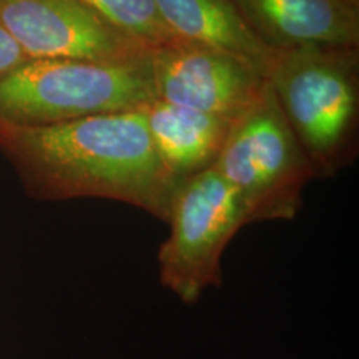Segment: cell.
Here are the masks:
<instances>
[{"mask_svg":"<svg viewBox=\"0 0 359 359\" xmlns=\"http://www.w3.org/2000/svg\"><path fill=\"white\" fill-rule=\"evenodd\" d=\"M170 235L158 251L160 281L193 304L222 283L224 250L248 224L236 191L215 168L180 183L170 203Z\"/></svg>","mask_w":359,"mask_h":359,"instance_id":"5","label":"cell"},{"mask_svg":"<svg viewBox=\"0 0 359 359\" xmlns=\"http://www.w3.org/2000/svg\"><path fill=\"white\" fill-rule=\"evenodd\" d=\"M0 150L40 198L114 200L167 222L180 187L156 154L145 109L45 127L0 125Z\"/></svg>","mask_w":359,"mask_h":359,"instance_id":"1","label":"cell"},{"mask_svg":"<svg viewBox=\"0 0 359 359\" xmlns=\"http://www.w3.org/2000/svg\"><path fill=\"white\" fill-rule=\"evenodd\" d=\"M145 116L156 154L178 185L215 167L235 122L161 100L145 107Z\"/></svg>","mask_w":359,"mask_h":359,"instance_id":"9","label":"cell"},{"mask_svg":"<svg viewBox=\"0 0 359 359\" xmlns=\"http://www.w3.org/2000/svg\"><path fill=\"white\" fill-rule=\"evenodd\" d=\"M155 4L175 39L245 58L266 79L275 52L255 37L231 0H155Z\"/></svg>","mask_w":359,"mask_h":359,"instance_id":"10","label":"cell"},{"mask_svg":"<svg viewBox=\"0 0 359 359\" xmlns=\"http://www.w3.org/2000/svg\"><path fill=\"white\" fill-rule=\"evenodd\" d=\"M100 19L148 50L175 42L155 0H80Z\"/></svg>","mask_w":359,"mask_h":359,"instance_id":"11","label":"cell"},{"mask_svg":"<svg viewBox=\"0 0 359 359\" xmlns=\"http://www.w3.org/2000/svg\"><path fill=\"white\" fill-rule=\"evenodd\" d=\"M266 82L316 178L334 177L358 155L359 48L275 52Z\"/></svg>","mask_w":359,"mask_h":359,"instance_id":"2","label":"cell"},{"mask_svg":"<svg viewBox=\"0 0 359 359\" xmlns=\"http://www.w3.org/2000/svg\"><path fill=\"white\" fill-rule=\"evenodd\" d=\"M156 100L236 120L258 100L266 79L230 52L175 40L150 50Z\"/></svg>","mask_w":359,"mask_h":359,"instance_id":"6","label":"cell"},{"mask_svg":"<svg viewBox=\"0 0 359 359\" xmlns=\"http://www.w3.org/2000/svg\"><path fill=\"white\" fill-rule=\"evenodd\" d=\"M27 60H30V58L22 52L15 40L8 35L7 30L0 24V77L17 69Z\"/></svg>","mask_w":359,"mask_h":359,"instance_id":"12","label":"cell"},{"mask_svg":"<svg viewBox=\"0 0 359 359\" xmlns=\"http://www.w3.org/2000/svg\"><path fill=\"white\" fill-rule=\"evenodd\" d=\"M0 24L29 58L127 62L150 52L80 0H0Z\"/></svg>","mask_w":359,"mask_h":359,"instance_id":"7","label":"cell"},{"mask_svg":"<svg viewBox=\"0 0 359 359\" xmlns=\"http://www.w3.org/2000/svg\"><path fill=\"white\" fill-rule=\"evenodd\" d=\"M155 100L150 52L127 62L30 58L0 77V125L45 127Z\"/></svg>","mask_w":359,"mask_h":359,"instance_id":"3","label":"cell"},{"mask_svg":"<svg viewBox=\"0 0 359 359\" xmlns=\"http://www.w3.org/2000/svg\"><path fill=\"white\" fill-rule=\"evenodd\" d=\"M264 47H359V0H231Z\"/></svg>","mask_w":359,"mask_h":359,"instance_id":"8","label":"cell"},{"mask_svg":"<svg viewBox=\"0 0 359 359\" xmlns=\"http://www.w3.org/2000/svg\"><path fill=\"white\" fill-rule=\"evenodd\" d=\"M213 168L236 191L248 224L293 219L304 187L316 178L268 82L233 122Z\"/></svg>","mask_w":359,"mask_h":359,"instance_id":"4","label":"cell"}]
</instances>
